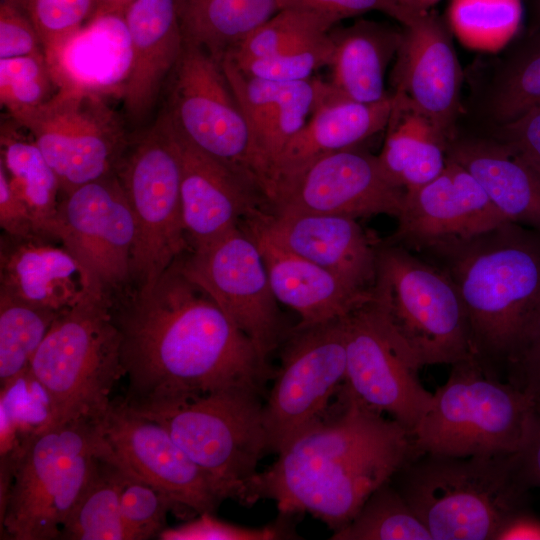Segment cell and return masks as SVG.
<instances>
[{"label":"cell","mask_w":540,"mask_h":540,"mask_svg":"<svg viewBox=\"0 0 540 540\" xmlns=\"http://www.w3.org/2000/svg\"><path fill=\"white\" fill-rule=\"evenodd\" d=\"M124 473L120 506L129 540L158 538L166 528L168 512H179L176 505L150 484Z\"/></svg>","instance_id":"obj_42"},{"label":"cell","mask_w":540,"mask_h":540,"mask_svg":"<svg viewBox=\"0 0 540 540\" xmlns=\"http://www.w3.org/2000/svg\"><path fill=\"white\" fill-rule=\"evenodd\" d=\"M135 222L132 287L157 280L189 250L181 204V169L166 120L131 136L115 170Z\"/></svg>","instance_id":"obj_10"},{"label":"cell","mask_w":540,"mask_h":540,"mask_svg":"<svg viewBox=\"0 0 540 540\" xmlns=\"http://www.w3.org/2000/svg\"><path fill=\"white\" fill-rule=\"evenodd\" d=\"M393 93L395 103L378 158L391 180L411 191L443 171L449 137L404 95Z\"/></svg>","instance_id":"obj_31"},{"label":"cell","mask_w":540,"mask_h":540,"mask_svg":"<svg viewBox=\"0 0 540 540\" xmlns=\"http://www.w3.org/2000/svg\"><path fill=\"white\" fill-rule=\"evenodd\" d=\"M505 381L540 401V335L510 366Z\"/></svg>","instance_id":"obj_50"},{"label":"cell","mask_w":540,"mask_h":540,"mask_svg":"<svg viewBox=\"0 0 540 540\" xmlns=\"http://www.w3.org/2000/svg\"><path fill=\"white\" fill-rule=\"evenodd\" d=\"M394 103L393 92L375 103L346 99L322 100L305 126L276 160L271 171L267 203L280 188L317 159L358 147L360 143L385 130Z\"/></svg>","instance_id":"obj_27"},{"label":"cell","mask_w":540,"mask_h":540,"mask_svg":"<svg viewBox=\"0 0 540 540\" xmlns=\"http://www.w3.org/2000/svg\"><path fill=\"white\" fill-rule=\"evenodd\" d=\"M446 155L477 180L508 221L540 230V174L509 145L491 135L455 132Z\"/></svg>","instance_id":"obj_29"},{"label":"cell","mask_w":540,"mask_h":540,"mask_svg":"<svg viewBox=\"0 0 540 540\" xmlns=\"http://www.w3.org/2000/svg\"><path fill=\"white\" fill-rule=\"evenodd\" d=\"M405 197L406 191L391 180L378 156L355 147L311 163L273 195L268 211L355 219L384 214L397 219Z\"/></svg>","instance_id":"obj_18"},{"label":"cell","mask_w":540,"mask_h":540,"mask_svg":"<svg viewBox=\"0 0 540 540\" xmlns=\"http://www.w3.org/2000/svg\"><path fill=\"white\" fill-rule=\"evenodd\" d=\"M345 375V316L318 324H297L283 345L280 367L263 403L268 452L278 454L322 419Z\"/></svg>","instance_id":"obj_12"},{"label":"cell","mask_w":540,"mask_h":540,"mask_svg":"<svg viewBox=\"0 0 540 540\" xmlns=\"http://www.w3.org/2000/svg\"><path fill=\"white\" fill-rule=\"evenodd\" d=\"M42 54V43L27 12L1 1L0 59Z\"/></svg>","instance_id":"obj_47"},{"label":"cell","mask_w":540,"mask_h":540,"mask_svg":"<svg viewBox=\"0 0 540 540\" xmlns=\"http://www.w3.org/2000/svg\"><path fill=\"white\" fill-rule=\"evenodd\" d=\"M405 10L412 14L420 15L427 13L441 0H396Z\"/></svg>","instance_id":"obj_54"},{"label":"cell","mask_w":540,"mask_h":540,"mask_svg":"<svg viewBox=\"0 0 540 540\" xmlns=\"http://www.w3.org/2000/svg\"><path fill=\"white\" fill-rule=\"evenodd\" d=\"M124 477L105 443L86 488L61 528L60 539L129 540L120 506Z\"/></svg>","instance_id":"obj_35"},{"label":"cell","mask_w":540,"mask_h":540,"mask_svg":"<svg viewBox=\"0 0 540 540\" xmlns=\"http://www.w3.org/2000/svg\"><path fill=\"white\" fill-rule=\"evenodd\" d=\"M496 540H540V517L526 509L501 528Z\"/></svg>","instance_id":"obj_52"},{"label":"cell","mask_w":540,"mask_h":540,"mask_svg":"<svg viewBox=\"0 0 540 540\" xmlns=\"http://www.w3.org/2000/svg\"><path fill=\"white\" fill-rule=\"evenodd\" d=\"M0 392V455L15 459L33 437L56 425L55 409L30 368Z\"/></svg>","instance_id":"obj_36"},{"label":"cell","mask_w":540,"mask_h":540,"mask_svg":"<svg viewBox=\"0 0 540 540\" xmlns=\"http://www.w3.org/2000/svg\"><path fill=\"white\" fill-rule=\"evenodd\" d=\"M296 536L285 525L276 523L248 527L216 518L211 512L196 515L183 524L166 527L158 536L161 540H277Z\"/></svg>","instance_id":"obj_45"},{"label":"cell","mask_w":540,"mask_h":540,"mask_svg":"<svg viewBox=\"0 0 540 540\" xmlns=\"http://www.w3.org/2000/svg\"><path fill=\"white\" fill-rule=\"evenodd\" d=\"M332 540H433L426 526L388 481L363 503L353 519L333 532Z\"/></svg>","instance_id":"obj_38"},{"label":"cell","mask_w":540,"mask_h":540,"mask_svg":"<svg viewBox=\"0 0 540 540\" xmlns=\"http://www.w3.org/2000/svg\"><path fill=\"white\" fill-rule=\"evenodd\" d=\"M534 405L509 382L484 373L473 358L455 363L411 434L413 448L460 457L517 453Z\"/></svg>","instance_id":"obj_6"},{"label":"cell","mask_w":540,"mask_h":540,"mask_svg":"<svg viewBox=\"0 0 540 540\" xmlns=\"http://www.w3.org/2000/svg\"><path fill=\"white\" fill-rule=\"evenodd\" d=\"M260 395L248 389H229L139 414L169 431L221 500L231 498L245 505L258 463L268 452Z\"/></svg>","instance_id":"obj_9"},{"label":"cell","mask_w":540,"mask_h":540,"mask_svg":"<svg viewBox=\"0 0 540 540\" xmlns=\"http://www.w3.org/2000/svg\"><path fill=\"white\" fill-rule=\"evenodd\" d=\"M128 380L124 404L153 413L229 389L262 393L267 360L176 261L154 282L112 297Z\"/></svg>","instance_id":"obj_1"},{"label":"cell","mask_w":540,"mask_h":540,"mask_svg":"<svg viewBox=\"0 0 540 540\" xmlns=\"http://www.w3.org/2000/svg\"><path fill=\"white\" fill-rule=\"evenodd\" d=\"M60 313L0 293V387L30 368Z\"/></svg>","instance_id":"obj_37"},{"label":"cell","mask_w":540,"mask_h":540,"mask_svg":"<svg viewBox=\"0 0 540 540\" xmlns=\"http://www.w3.org/2000/svg\"><path fill=\"white\" fill-rule=\"evenodd\" d=\"M345 333L344 388L366 408L389 415L412 434L433 393L419 381L421 367L373 295L345 316Z\"/></svg>","instance_id":"obj_13"},{"label":"cell","mask_w":540,"mask_h":540,"mask_svg":"<svg viewBox=\"0 0 540 540\" xmlns=\"http://www.w3.org/2000/svg\"><path fill=\"white\" fill-rule=\"evenodd\" d=\"M105 449L97 421L56 424L33 437L19 456L1 459V536L60 539L61 528Z\"/></svg>","instance_id":"obj_5"},{"label":"cell","mask_w":540,"mask_h":540,"mask_svg":"<svg viewBox=\"0 0 540 540\" xmlns=\"http://www.w3.org/2000/svg\"><path fill=\"white\" fill-rule=\"evenodd\" d=\"M176 263L268 360L283 328L262 254L247 230L240 224L213 242L188 250Z\"/></svg>","instance_id":"obj_15"},{"label":"cell","mask_w":540,"mask_h":540,"mask_svg":"<svg viewBox=\"0 0 540 540\" xmlns=\"http://www.w3.org/2000/svg\"><path fill=\"white\" fill-rule=\"evenodd\" d=\"M136 0H93V10L89 19L109 14L124 15Z\"/></svg>","instance_id":"obj_53"},{"label":"cell","mask_w":540,"mask_h":540,"mask_svg":"<svg viewBox=\"0 0 540 540\" xmlns=\"http://www.w3.org/2000/svg\"><path fill=\"white\" fill-rule=\"evenodd\" d=\"M481 100L496 126L540 106V30L525 31L496 59Z\"/></svg>","instance_id":"obj_33"},{"label":"cell","mask_w":540,"mask_h":540,"mask_svg":"<svg viewBox=\"0 0 540 540\" xmlns=\"http://www.w3.org/2000/svg\"><path fill=\"white\" fill-rule=\"evenodd\" d=\"M185 41L223 60L278 11V0H176Z\"/></svg>","instance_id":"obj_32"},{"label":"cell","mask_w":540,"mask_h":540,"mask_svg":"<svg viewBox=\"0 0 540 540\" xmlns=\"http://www.w3.org/2000/svg\"><path fill=\"white\" fill-rule=\"evenodd\" d=\"M164 116L181 169V204L189 250L203 247L260 211L265 199L181 134Z\"/></svg>","instance_id":"obj_21"},{"label":"cell","mask_w":540,"mask_h":540,"mask_svg":"<svg viewBox=\"0 0 540 540\" xmlns=\"http://www.w3.org/2000/svg\"><path fill=\"white\" fill-rule=\"evenodd\" d=\"M280 247L371 291L381 242L357 219L332 214L260 211L249 217Z\"/></svg>","instance_id":"obj_22"},{"label":"cell","mask_w":540,"mask_h":540,"mask_svg":"<svg viewBox=\"0 0 540 540\" xmlns=\"http://www.w3.org/2000/svg\"><path fill=\"white\" fill-rule=\"evenodd\" d=\"M135 222L125 192L114 174L61 196L51 238L73 253L117 296L131 283Z\"/></svg>","instance_id":"obj_16"},{"label":"cell","mask_w":540,"mask_h":540,"mask_svg":"<svg viewBox=\"0 0 540 540\" xmlns=\"http://www.w3.org/2000/svg\"><path fill=\"white\" fill-rule=\"evenodd\" d=\"M338 22L336 17L328 14L296 8L280 9L225 59L257 58L289 50L326 35Z\"/></svg>","instance_id":"obj_39"},{"label":"cell","mask_w":540,"mask_h":540,"mask_svg":"<svg viewBox=\"0 0 540 540\" xmlns=\"http://www.w3.org/2000/svg\"><path fill=\"white\" fill-rule=\"evenodd\" d=\"M132 65L123 95L131 121L152 110L182 52L184 37L176 0H136L124 13Z\"/></svg>","instance_id":"obj_28"},{"label":"cell","mask_w":540,"mask_h":540,"mask_svg":"<svg viewBox=\"0 0 540 540\" xmlns=\"http://www.w3.org/2000/svg\"><path fill=\"white\" fill-rule=\"evenodd\" d=\"M398 225L387 243L416 251L429 243L468 237L508 221L477 180L447 158L443 171L406 191Z\"/></svg>","instance_id":"obj_20"},{"label":"cell","mask_w":540,"mask_h":540,"mask_svg":"<svg viewBox=\"0 0 540 540\" xmlns=\"http://www.w3.org/2000/svg\"><path fill=\"white\" fill-rule=\"evenodd\" d=\"M413 451L408 431L366 408L342 385L325 416L257 472L245 506L270 499L281 515L310 514L335 532Z\"/></svg>","instance_id":"obj_2"},{"label":"cell","mask_w":540,"mask_h":540,"mask_svg":"<svg viewBox=\"0 0 540 540\" xmlns=\"http://www.w3.org/2000/svg\"><path fill=\"white\" fill-rule=\"evenodd\" d=\"M45 55L0 59V101L19 123L56 92Z\"/></svg>","instance_id":"obj_40"},{"label":"cell","mask_w":540,"mask_h":540,"mask_svg":"<svg viewBox=\"0 0 540 540\" xmlns=\"http://www.w3.org/2000/svg\"><path fill=\"white\" fill-rule=\"evenodd\" d=\"M523 10V0H452L447 20L459 30L496 29L502 40L509 41L519 29Z\"/></svg>","instance_id":"obj_44"},{"label":"cell","mask_w":540,"mask_h":540,"mask_svg":"<svg viewBox=\"0 0 540 540\" xmlns=\"http://www.w3.org/2000/svg\"><path fill=\"white\" fill-rule=\"evenodd\" d=\"M523 3L528 18L526 31L540 30V0H523Z\"/></svg>","instance_id":"obj_55"},{"label":"cell","mask_w":540,"mask_h":540,"mask_svg":"<svg viewBox=\"0 0 540 540\" xmlns=\"http://www.w3.org/2000/svg\"><path fill=\"white\" fill-rule=\"evenodd\" d=\"M278 6L279 10L296 8L328 14L339 21L369 11H379L402 26L411 24L419 16L405 10L396 0H278Z\"/></svg>","instance_id":"obj_46"},{"label":"cell","mask_w":540,"mask_h":540,"mask_svg":"<svg viewBox=\"0 0 540 540\" xmlns=\"http://www.w3.org/2000/svg\"><path fill=\"white\" fill-rule=\"evenodd\" d=\"M402 30L392 73L394 92L404 95L450 138L456 132L463 82L451 26L431 10Z\"/></svg>","instance_id":"obj_19"},{"label":"cell","mask_w":540,"mask_h":540,"mask_svg":"<svg viewBox=\"0 0 540 540\" xmlns=\"http://www.w3.org/2000/svg\"><path fill=\"white\" fill-rule=\"evenodd\" d=\"M491 136L509 145L540 174V106L495 126Z\"/></svg>","instance_id":"obj_48"},{"label":"cell","mask_w":540,"mask_h":540,"mask_svg":"<svg viewBox=\"0 0 540 540\" xmlns=\"http://www.w3.org/2000/svg\"><path fill=\"white\" fill-rule=\"evenodd\" d=\"M14 122V121H13ZM1 125V161L9 183L30 212L39 233L51 238L61 194L58 177L35 141L19 125Z\"/></svg>","instance_id":"obj_34"},{"label":"cell","mask_w":540,"mask_h":540,"mask_svg":"<svg viewBox=\"0 0 540 540\" xmlns=\"http://www.w3.org/2000/svg\"><path fill=\"white\" fill-rule=\"evenodd\" d=\"M92 10L93 0H30L26 12L45 54L76 33Z\"/></svg>","instance_id":"obj_43"},{"label":"cell","mask_w":540,"mask_h":540,"mask_svg":"<svg viewBox=\"0 0 540 540\" xmlns=\"http://www.w3.org/2000/svg\"><path fill=\"white\" fill-rule=\"evenodd\" d=\"M222 68L249 127L268 196L272 168L326 94V82L310 78L273 82L248 77L230 61Z\"/></svg>","instance_id":"obj_24"},{"label":"cell","mask_w":540,"mask_h":540,"mask_svg":"<svg viewBox=\"0 0 540 540\" xmlns=\"http://www.w3.org/2000/svg\"><path fill=\"white\" fill-rule=\"evenodd\" d=\"M59 90L123 98L132 65L130 34L121 14L91 18L44 54Z\"/></svg>","instance_id":"obj_25"},{"label":"cell","mask_w":540,"mask_h":540,"mask_svg":"<svg viewBox=\"0 0 540 540\" xmlns=\"http://www.w3.org/2000/svg\"><path fill=\"white\" fill-rule=\"evenodd\" d=\"M414 253L453 282L467 314L473 359L484 373L505 381L540 335V230L506 221Z\"/></svg>","instance_id":"obj_3"},{"label":"cell","mask_w":540,"mask_h":540,"mask_svg":"<svg viewBox=\"0 0 540 540\" xmlns=\"http://www.w3.org/2000/svg\"><path fill=\"white\" fill-rule=\"evenodd\" d=\"M0 226L5 235L15 238L43 237L30 212L13 191L6 170L0 163ZM46 238V237H45Z\"/></svg>","instance_id":"obj_49"},{"label":"cell","mask_w":540,"mask_h":540,"mask_svg":"<svg viewBox=\"0 0 540 540\" xmlns=\"http://www.w3.org/2000/svg\"><path fill=\"white\" fill-rule=\"evenodd\" d=\"M334 44L329 32L313 41L273 55L230 61L242 74L273 82H299L328 67Z\"/></svg>","instance_id":"obj_41"},{"label":"cell","mask_w":540,"mask_h":540,"mask_svg":"<svg viewBox=\"0 0 540 540\" xmlns=\"http://www.w3.org/2000/svg\"><path fill=\"white\" fill-rule=\"evenodd\" d=\"M97 423L113 460L163 493L179 512L213 513L222 501L204 472L156 420L112 400Z\"/></svg>","instance_id":"obj_17"},{"label":"cell","mask_w":540,"mask_h":540,"mask_svg":"<svg viewBox=\"0 0 540 540\" xmlns=\"http://www.w3.org/2000/svg\"><path fill=\"white\" fill-rule=\"evenodd\" d=\"M1 1L8 2L26 11L30 0H1Z\"/></svg>","instance_id":"obj_56"},{"label":"cell","mask_w":540,"mask_h":540,"mask_svg":"<svg viewBox=\"0 0 540 540\" xmlns=\"http://www.w3.org/2000/svg\"><path fill=\"white\" fill-rule=\"evenodd\" d=\"M402 33V27L368 19L334 26L329 31L334 50L324 100L375 103L388 97L386 71L397 55Z\"/></svg>","instance_id":"obj_30"},{"label":"cell","mask_w":540,"mask_h":540,"mask_svg":"<svg viewBox=\"0 0 540 540\" xmlns=\"http://www.w3.org/2000/svg\"><path fill=\"white\" fill-rule=\"evenodd\" d=\"M50 240L1 237L0 293L56 312L110 296L73 253Z\"/></svg>","instance_id":"obj_23"},{"label":"cell","mask_w":540,"mask_h":540,"mask_svg":"<svg viewBox=\"0 0 540 540\" xmlns=\"http://www.w3.org/2000/svg\"><path fill=\"white\" fill-rule=\"evenodd\" d=\"M390 481L433 540H496L509 519L529 509L517 453L460 457L414 449Z\"/></svg>","instance_id":"obj_4"},{"label":"cell","mask_w":540,"mask_h":540,"mask_svg":"<svg viewBox=\"0 0 540 540\" xmlns=\"http://www.w3.org/2000/svg\"><path fill=\"white\" fill-rule=\"evenodd\" d=\"M517 465L526 486L540 488V401L535 402L528 435L517 452Z\"/></svg>","instance_id":"obj_51"},{"label":"cell","mask_w":540,"mask_h":540,"mask_svg":"<svg viewBox=\"0 0 540 540\" xmlns=\"http://www.w3.org/2000/svg\"><path fill=\"white\" fill-rule=\"evenodd\" d=\"M241 225L257 243L278 303L292 309L298 325H312L346 316L372 296L273 242L251 218Z\"/></svg>","instance_id":"obj_26"},{"label":"cell","mask_w":540,"mask_h":540,"mask_svg":"<svg viewBox=\"0 0 540 540\" xmlns=\"http://www.w3.org/2000/svg\"><path fill=\"white\" fill-rule=\"evenodd\" d=\"M17 124L56 173L61 196L114 174L131 139L107 99L59 89Z\"/></svg>","instance_id":"obj_14"},{"label":"cell","mask_w":540,"mask_h":540,"mask_svg":"<svg viewBox=\"0 0 540 540\" xmlns=\"http://www.w3.org/2000/svg\"><path fill=\"white\" fill-rule=\"evenodd\" d=\"M165 88L166 104L162 112L173 126L267 202L249 127L222 64L196 44L184 40Z\"/></svg>","instance_id":"obj_11"},{"label":"cell","mask_w":540,"mask_h":540,"mask_svg":"<svg viewBox=\"0 0 540 540\" xmlns=\"http://www.w3.org/2000/svg\"><path fill=\"white\" fill-rule=\"evenodd\" d=\"M372 295L420 367L473 358L468 318L457 288L418 254L381 242Z\"/></svg>","instance_id":"obj_8"},{"label":"cell","mask_w":540,"mask_h":540,"mask_svg":"<svg viewBox=\"0 0 540 540\" xmlns=\"http://www.w3.org/2000/svg\"><path fill=\"white\" fill-rule=\"evenodd\" d=\"M103 296L61 312L35 353L30 370L50 395L56 424L99 421L125 377L121 336Z\"/></svg>","instance_id":"obj_7"}]
</instances>
